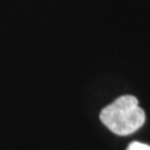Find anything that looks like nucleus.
I'll use <instances>...</instances> for the list:
<instances>
[{"mask_svg":"<svg viewBox=\"0 0 150 150\" xmlns=\"http://www.w3.org/2000/svg\"><path fill=\"white\" fill-rule=\"evenodd\" d=\"M100 120L116 135L133 134L142 128L145 121V112L133 95H124L101 110Z\"/></svg>","mask_w":150,"mask_h":150,"instance_id":"1","label":"nucleus"},{"mask_svg":"<svg viewBox=\"0 0 150 150\" xmlns=\"http://www.w3.org/2000/svg\"><path fill=\"white\" fill-rule=\"evenodd\" d=\"M128 150H150V146L146 145V144L134 142L128 146Z\"/></svg>","mask_w":150,"mask_h":150,"instance_id":"2","label":"nucleus"}]
</instances>
